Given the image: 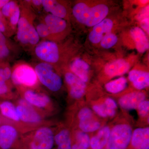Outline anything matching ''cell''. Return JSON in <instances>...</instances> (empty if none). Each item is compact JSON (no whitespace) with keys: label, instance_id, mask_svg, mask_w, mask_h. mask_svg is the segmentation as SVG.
<instances>
[{"label":"cell","instance_id":"obj_14","mask_svg":"<svg viewBox=\"0 0 149 149\" xmlns=\"http://www.w3.org/2000/svg\"><path fill=\"white\" fill-rule=\"evenodd\" d=\"M113 22L110 19H104L93 27L89 34V39L91 42L97 44L101 42L106 35L111 32Z\"/></svg>","mask_w":149,"mask_h":149},{"label":"cell","instance_id":"obj_33","mask_svg":"<svg viewBox=\"0 0 149 149\" xmlns=\"http://www.w3.org/2000/svg\"><path fill=\"white\" fill-rule=\"evenodd\" d=\"M138 113L141 117L146 116L149 113V102L147 100H144L139 104L137 107Z\"/></svg>","mask_w":149,"mask_h":149},{"label":"cell","instance_id":"obj_6","mask_svg":"<svg viewBox=\"0 0 149 149\" xmlns=\"http://www.w3.org/2000/svg\"><path fill=\"white\" fill-rule=\"evenodd\" d=\"M11 79L15 85L25 89L35 87L39 82L34 68L25 63H21L15 67L12 71Z\"/></svg>","mask_w":149,"mask_h":149},{"label":"cell","instance_id":"obj_15","mask_svg":"<svg viewBox=\"0 0 149 149\" xmlns=\"http://www.w3.org/2000/svg\"><path fill=\"white\" fill-rule=\"evenodd\" d=\"M145 93L135 92L124 95L119 99L118 103L120 107L125 110H132L137 108L139 104L146 100Z\"/></svg>","mask_w":149,"mask_h":149},{"label":"cell","instance_id":"obj_5","mask_svg":"<svg viewBox=\"0 0 149 149\" xmlns=\"http://www.w3.org/2000/svg\"><path fill=\"white\" fill-rule=\"evenodd\" d=\"M133 130L126 123L115 125L111 129L109 139L104 149H127L130 145Z\"/></svg>","mask_w":149,"mask_h":149},{"label":"cell","instance_id":"obj_43","mask_svg":"<svg viewBox=\"0 0 149 149\" xmlns=\"http://www.w3.org/2000/svg\"><path fill=\"white\" fill-rule=\"evenodd\" d=\"M1 118H0V124H1Z\"/></svg>","mask_w":149,"mask_h":149},{"label":"cell","instance_id":"obj_28","mask_svg":"<svg viewBox=\"0 0 149 149\" xmlns=\"http://www.w3.org/2000/svg\"><path fill=\"white\" fill-rule=\"evenodd\" d=\"M35 27L40 39L42 38L43 40L50 41V34L49 29L42 20L35 26Z\"/></svg>","mask_w":149,"mask_h":149},{"label":"cell","instance_id":"obj_42","mask_svg":"<svg viewBox=\"0 0 149 149\" xmlns=\"http://www.w3.org/2000/svg\"><path fill=\"white\" fill-rule=\"evenodd\" d=\"M148 1H141V2L143 4H146L148 3Z\"/></svg>","mask_w":149,"mask_h":149},{"label":"cell","instance_id":"obj_20","mask_svg":"<svg viewBox=\"0 0 149 149\" xmlns=\"http://www.w3.org/2000/svg\"><path fill=\"white\" fill-rule=\"evenodd\" d=\"M70 69L72 73L84 83L88 82L90 66L83 59L80 58L74 59L70 64Z\"/></svg>","mask_w":149,"mask_h":149},{"label":"cell","instance_id":"obj_27","mask_svg":"<svg viewBox=\"0 0 149 149\" xmlns=\"http://www.w3.org/2000/svg\"><path fill=\"white\" fill-rule=\"evenodd\" d=\"M118 40L117 36L110 32L106 35L102 39L100 42L101 46L104 49H110L116 44Z\"/></svg>","mask_w":149,"mask_h":149},{"label":"cell","instance_id":"obj_16","mask_svg":"<svg viewBox=\"0 0 149 149\" xmlns=\"http://www.w3.org/2000/svg\"><path fill=\"white\" fill-rule=\"evenodd\" d=\"M130 65L125 60H116L105 66L104 72L110 77H117L125 74L130 69Z\"/></svg>","mask_w":149,"mask_h":149},{"label":"cell","instance_id":"obj_22","mask_svg":"<svg viewBox=\"0 0 149 149\" xmlns=\"http://www.w3.org/2000/svg\"><path fill=\"white\" fill-rule=\"evenodd\" d=\"M0 111L4 117L13 122L20 121L16 105L11 102L5 101L1 102Z\"/></svg>","mask_w":149,"mask_h":149},{"label":"cell","instance_id":"obj_19","mask_svg":"<svg viewBox=\"0 0 149 149\" xmlns=\"http://www.w3.org/2000/svg\"><path fill=\"white\" fill-rule=\"evenodd\" d=\"M111 129L109 126L102 127L91 139V149H104L109 139Z\"/></svg>","mask_w":149,"mask_h":149},{"label":"cell","instance_id":"obj_9","mask_svg":"<svg viewBox=\"0 0 149 149\" xmlns=\"http://www.w3.org/2000/svg\"><path fill=\"white\" fill-rule=\"evenodd\" d=\"M18 131L9 124L0 126V149H13L18 139Z\"/></svg>","mask_w":149,"mask_h":149},{"label":"cell","instance_id":"obj_17","mask_svg":"<svg viewBox=\"0 0 149 149\" xmlns=\"http://www.w3.org/2000/svg\"><path fill=\"white\" fill-rule=\"evenodd\" d=\"M128 79L137 90H142L149 85L148 72L133 70L128 74Z\"/></svg>","mask_w":149,"mask_h":149},{"label":"cell","instance_id":"obj_2","mask_svg":"<svg viewBox=\"0 0 149 149\" xmlns=\"http://www.w3.org/2000/svg\"><path fill=\"white\" fill-rule=\"evenodd\" d=\"M54 136L51 128L40 127L29 136L18 139L13 149H52L54 144Z\"/></svg>","mask_w":149,"mask_h":149},{"label":"cell","instance_id":"obj_25","mask_svg":"<svg viewBox=\"0 0 149 149\" xmlns=\"http://www.w3.org/2000/svg\"><path fill=\"white\" fill-rule=\"evenodd\" d=\"M101 124L95 118L79 121V127L81 131L85 133H91L100 129Z\"/></svg>","mask_w":149,"mask_h":149},{"label":"cell","instance_id":"obj_32","mask_svg":"<svg viewBox=\"0 0 149 149\" xmlns=\"http://www.w3.org/2000/svg\"><path fill=\"white\" fill-rule=\"evenodd\" d=\"M79 121L91 119L94 118L93 111L88 108H83L80 109L77 114Z\"/></svg>","mask_w":149,"mask_h":149},{"label":"cell","instance_id":"obj_31","mask_svg":"<svg viewBox=\"0 0 149 149\" xmlns=\"http://www.w3.org/2000/svg\"><path fill=\"white\" fill-rule=\"evenodd\" d=\"M3 73V68H0V96L5 95L9 93V88Z\"/></svg>","mask_w":149,"mask_h":149},{"label":"cell","instance_id":"obj_37","mask_svg":"<svg viewBox=\"0 0 149 149\" xmlns=\"http://www.w3.org/2000/svg\"><path fill=\"white\" fill-rule=\"evenodd\" d=\"M148 17H149V6L143 8L138 16V19L140 21Z\"/></svg>","mask_w":149,"mask_h":149},{"label":"cell","instance_id":"obj_24","mask_svg":"<svg viewBox=\"0 0 149 149\" xmlns=\"http://www.w3.org/2000/svg\"><path fill=\"white\" fill-rule=\"evenodd\" d=\"M127 85V79L124 77H120L107 83L105 88L109 93L117 94L123 91Z\"/></svg>","mask_w":149,"mask_h":149},{"label":"cell","instance_id":"obj_35","mask_svg":"<svg viewBox=\"0 0 149 149\" xmlns=\"http://www.w3.org/2000/svg\"><path fill=\"white\" fill-rule=\"evenodd\" d=\"M72 139L70 138L66 141H63L57 146L56 149H71Z\"/></svg>","mask_w":149,"mask_h":149},{"label":"cell","instance_id":"obj_1","mask_svg":"<svg viewBox=\"0 0 149 149\" xmlns=\"http://www.w3.org/2000/svg\"><path fill=\"white\" fill-rule=\"evenodd\" d=\"M24 3V4L20 6L21 13L17 27V40L24 47L35 48L40 42L34 25L36 15L31 6Z\"/></svg>","mask_w":149,"mask_h":149},{"label":"cell","instance_id":"obj_34","mask_svg":"<svg viewBox=\"0 0 149 149\" xmlns=\"http://www.w3.org/2000/svg\"><path fill=\"white\" fill-rule=\"evenodd\" d=\"M93 109L96 114H97L100 117L104 118L108 117L103 103L94 105Z\"/></svg>","mask_w":149,"mask_h":149},{"label":"cell","instance_id":"obj_41","mask_svg":"<svg viewBox=\"0 0 149 149\" xmlns=\"http://www.w3.org/2000/svg\"><path fill=\"white\" fill-rule=\"evenodd\" d=\"M9 1V0H0V10Z\"/></svg>","mask_w":149,"mask_h":149},{"label":"cell","instance_id":"obj_40","mask_svg":"<svg viewBox=\"0 0 149 149\" xmlns=\"http://www.w3.org/2000/svg\"><path fill=\"white\" fill-rule=\"evenodd\" d=\"M3 69V73L6 79L8 81L10 80L11 77L12 71L9 67L6 66Z\"/></svg>","mask_w":149,"mask_h":149},{"label":"cell","instance_id":"obj_39","mask_svg":"<svg viewBox=\"0 0 149 149\" xmlns=\"http://www.w3.org/2000/svg\"><path fill=\"white\" fill-rule=\"evenodd\" d=\"M149 17L144 19L141 21V26L143 30H145L148 34L149 32Z\"/></svg>","mask_w":149,"mask_h":149},{"label":"cell","instance_id":"obj_8","mask_svg":"<svg viewBox=\"0 0 149 149\" xmlns=\"http://www.w3.org/2000/svg\"><path fill=\"white\" fill-rule=\"evenodd\" d=\"M23 99L38 109H48L52 104L49 97L45 93L33 91L31 89L24 90Z\"/></svg>","mask_w":149,"mask_h":149},{"label":"cell","instance_id":"obj_13","mask_svg":"<svg viewBox=\"0 0 149 149\" xmlns=\"http://www.w3.org/2000/svg\"><path fill=\"white\" fill-rule=\"evenodd\" d=\"M128 148L129 149H149L148 127L138 128L133 131Z\"/></svg>","mask_w":149,"mask_h":149},{"label":"cell","instance_id":"obj_4","mask_svg":"<svg viewBox=\"0 0 149 149\" xmlns=\"http://www.w3.org/2000/svg\"><path fill=\"white\" fill-rule=\"evenodd\" d=\"M34 69L38 80L47 89L53 92L60 90L62 80L55 71L54 65L42 62L37 64Z\"/></svg>","mask_w":149,"mask_h":149},{"label":"cell","instance_id":"obj_38","mask_svg":"<svg viewBox=\"0 0 149 149\" xmlns=\"http://www.w3.org/2000/svg\"><path fill=\"white\" fill-rule=\"evenodd\" d=\"M25 2L29 5H32L37 8L42 7V0H32V1H25Z\"/></svg>","mask_w":149,"mask_h":149},{"label":"cell","instance_id":"obj_10","mask_svg":"<svg viewBox=\"0 0 149 149\" xmlns=\"http://www.w3.org/2000/svg\"><path fill=\"white\" fill-rule=\"evenodd\" d=\"M42 20L47 27L50 34V41L54 42L56 37L64 32L67 27L66 21L63 19L48 14Z\"/></svg>","mask_w":149,"mask_h":149},{"label":"cell","instance_id":"obj_30","mask_svg":"<svg viewBox=\"0 0 149 149\" xmlns=\"http://www.w3.org/2000/svg\"><path fill=\"white\" fill-rule=\"evenodd\" d=\"M70 138H71V136L69 130L66 129H63L54 136V143L57 146L63 141H66Z\"/></svg>","mask_w":149,"mask_h":149},{"label":"cell","instance_id":"obj_23","mask_svg":"<svg viewBox=\"0 0 149 149\" xmlns=\"http://www.w3.org/2000/svg\"><path fill=\"white\" fill-rule=\"evenodd\" d=\"M91 138L87 133L78 131L75 134L74 141L72 140L71 149H89Z\"/></svg>","mask_w":149,"mask_h":149},{"label":"cell","instance_id":"obj_18","mask_svg":"<svg viewBox=\"0 0 149 149\" xmlns=\"http://www.w3.org/2000/svg\"><path fill=\"white\" fill-rule=\"evenodd\" d=\"M130 33L139 52L143 53L148 49L149 40L143 29L138 27H133L130 29Z\"/></svg>","mask_w":149,"mask_h":149},{"label":"cell","instance_id":"obj_11","mask_svg":"<svg viewBox=\"0 0 149 149\" xmlns=\"http://www.w3.org/2000/svg\"><path fill=\"white\" fill-rule=\"evenodd\" d=\"M65 80L69 88L70 95L74 99H80L85 95L86 83L80 80L72 72L65 74Z\"/></svg>","mask_w":149,"mask_h":149},{"label":"cell","instance_id":"obj_21","mask_svg":"<svg viewBox=\"0 0 149 149\" xmlns=\"http://www.w3.org/2000/svg\"><path fill=\"white\" fill-rule=\"evenodd\" d=\"M42 8L48 13L60 18L64 19L67 15L66 8L57 1L42 0Z\"/></svg>","mask_w":149,"mask_h":149},{"label":"cell","instance_id":"obj_29","mask_svg":"<svg viewBox=\"0 0 149 149\" xmlns=\"http://www.w3.org/2000/svg\"><path fill=\"white\" fill-rule=\"evenodd\" d=\"M0 32L6 37H10L13 34L14 31L11 28L8 22L3 15L0 10Z\"/></svg>","mask_w":149,"mask_h":149},{"label":"cell","instance_id":"obj_12","mask_svg":"<svg viewBox=\"0 0 149 149\" xmlns=\"http://www.w3.org/2000/svg\"><path fill=\"white\" fill-rule=\"evenodd\" d=\"M1 10L11 29L15 32L21 13L20 6L16 2L9 1Z\"/></svg>","mask_w":149,"mask_h":149},{"label":"cell","instance_id":"obj_26","mask_svg":"<svg viewBox=\"0 0 149 149\" xmlns=\"http://www.w3.org/2000/svg\"><path fill=\"white\" fill-rule=\"evenodd\" d=\"M5 35L0 32V59L7 58L11 53V48Z\"/></svg>","mask_w":149,"mask_h":149},{"label":"cell","instance_id":"obj_3","mask_svg":"<svg viewBox=\"0 0 149 149\" xmlns=\"http://www.w3.org/2000/svg\"><path fill=\"white\" fill-rule=\"evenodd\" d=\"M108 7L103 4L90 7L83 3L76 4L72 8L73 16L78 22L94 27L102 21L109 13Z\"/></svg>","mask_w":149,"mask_h":149},{"label":"cell","instance_id":"obj_7","mask_svg":"<svg viewBox=\"0 0 149 149\" xmlns=\"http://www.w3.org/2000/svg\"><path fill=\"white\" fill-rule=\"evenodd\" d=\"M16 107L21 122L30 125H37L42 121L43 116L40 111L24 99L19 100Z\"/></svg>","mask_w":149,"mask_h":149},{"label":"cell","instance_id":"obj_36","mask_svg":"<svg viewBox=\"0 0 149 149\" xmlns=\"http://www.w3.org/2000/svg\"><path fill=\"white\" fill-rule=\"evenodd\" d=\"M108 108L116 110L117 108V104L113 99L111 98H107L103 103Z\"/></svg>","mask_w":149,"mask_h":149}]
</instances>
